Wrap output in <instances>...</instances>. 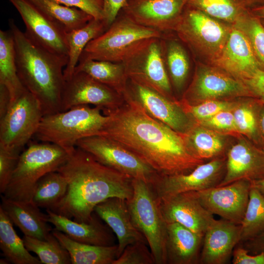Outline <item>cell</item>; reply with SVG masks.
<instances>
[{
	"instance_id": "obj_1",
	"label": "cell",
	"mask_w": 264,
	"mask_h": 264,
	"mask_svg": "<svg viewBox=\"0 0 264 264\" xmlns=\"http://www.w3.org/2000/svg\"><path fill=\"white\" fill-rule=\"evenodd\" d=\"M112 110H104L110 119L100 135L118 142L160 176L186 174L204 160L189 149L185 134L149 116L136 103L124 99Z\"/></svg>"
},
{
	"instance_id": "obj_2",
	"label": "cell",
	"mask_w": 264,
	"mask_h": 264,
	"mask_svg": "<svg viewBox=\"0 0 264 264\" xmlns=\"http://www.w3.org/2000/svg\"><path fill=\"white\" fill-rule=\"evenodd\" d=\"M57 171L66 179L67 190L51 211L76 222L90 221L95 206L108 198L128 200L133 194V178L100 163L77 147Z\"/></svg>"
},
{
	"instance_id": "obj_3",
	"label": "cell",
	"mask_w": 264,
	"mask_h": 264,
	"mask_svg": "<svg viewBox=\"0 0 264 264\" xmlns=\"http://www.w3.org/2000/svg\"><path fill=\"white\" fill-rule=\"evenodd\" d=\"M9 26L22 85L38 100L44 116L61 112L68 56L51 52L35 43L13 19L9 20Z\"/></svg>"
},
{
	"instance_id": "obj_4",
	"label": "cell",
	"mask_w": 264,
	"mask_h": 264,
	"mask_svg": "<svg viewBox=\"0 0 264 264\" xmlns=\"http://www.w3.org/2000/svg\"><path fill=\"white\" fill-rule=\"evenodd\" d=\"M102 110L97 107L80 105L44 115L34 136L41 142L58 145L69 152L79 140L101 134L110 119Z\"/></svg>"
},
{
	"instance_id": "obj_5",
	"label": "cell",
	"mask_w": 264,
	"mask_h": 264,
	"mask_svg": "<svg viewBox=\"0 0 264 264\" xmlns=\"http://www.w3.org/2000/svg\"><path fill=\"white\" fill-rule=\"evenodd\" d=\"M69 154V152L53 143H30L21 153L1 196L13 200L31 202L39 179L47 173L57 171L66 161Z\"/></svg>"
},
{
	"instance_id": "obj_6",
	"label": "cell",
	"mask_w": 264,
	"mask_h": 264,
	"mask_svg": "<svg viewBox=\"0 0 264 264\" xmlns=\"http://www.w3.org/2000/svg\"><path fill=\"white\" fill-rule=\"evenodd\" d=\"M163 34L137 23L122 10L108 28L88 44L80 60L122 63L144 42Z\"/></svg>"
},
{
	"instance_id": "obj_7",
	"label": "cell",
	"mask_w": 264,
	"mask_h": 264,
	"mask_svg": "<svg viewBox=\"0 0 264 264\" xmlns=\"http://www.w3.org/2000/svg\"><path fill=\"white\" fill-rule=\"evenodd\" d=\"M232 27L187 5L174 32L195 54L212 65L220 56Z\"/></svg>"
},
{
	"instance_id": "obj_8",
	"label": "cell",
	"mask_w": 264,
	"mask_h": 264,
	"mask_svg": "<svg viewBox=\"0 0 264 264\" xmlns=\"http://www.w3.org/2000/svg\"><path fill=\"white\" fill-rule=\"evenodd\" d=\"M133 192L127 200L134 226L145 238L155 264H166V222L152 186L133 179Z\"/></svg>"
},
{
	"instance_id": "obj_9",
	"label": "cell",
	"mask_w": 264,
	"mask_h": 264,
	"mask_svg": "<svg viewBox=\"0 0 264 264\" xmlns=\"http://www.w3.org/2000/svg\"><path fill=\"white\" fill-rule=\"evenodd\" d=\"M76 147L92 156L100 163L152 185L159 175L150 165L118 142L102 135H94L77 141Z\"/></svg>"
},
{
	"instance_id": "obj_10",
	"label": "cell",
	"mask_w": 264,
	"mask_h": 264,
	"mask_svg": "<svg viewBox=\"0 0 264 264\" xmlns=\"http://www.w3.org/2000/svg\"><path fill=\"white\" fill-rule=\"evenodd\" d=\"M43 116L39 102L26 89L10 103L0 119V146L22 151L35 135Z\"/></svg>"
},
{
	"instance_id": "obj_11",
	"label": "cell",
	"mask_w": 264,
	"mask_h": 264,
	"mask_svg": "<svg viewBox=\"0 0 264 264\" xmlns=\"http://www.w3.org/2000/svg\"><path fill=\"white\" fill-rule=\"evenodd\" d=\"M241 98H254L242 81L215 66L198 63L180 100L193 105L207 100Z\"/></svg>"
},
{
	"instance_id": "obj_12",
	"label": "cell",
	"mask_w": 264,
	"mask_h": 264,
	"mask_svg": "<svg viewBox=\"0 0 264 264\" xmlns=\"http://www.w3.org/2000/svg\"><path fill=\"white\" fill-rule=\"evenodd\" d=\"M122 63L129 79L176 100L164 61L161 37L147 40Z\"/></svg>"
},
{
	"instance_id": "obj_13",
	"label": "cell",
	"mask_w": 264,
	"mask_h": 264,
	"mask_svg": "<svg viewBox=\"0 0 264 264\" xmlns=\"http://www.w3.org/2000/svg\"><path fill=\"white\" fill-rule=\"evenodd\" d=\"M123 96L136 103L152 118L178 132L187 133L196 123L179 101L171 99L129 78Z\"/></svg>"
},
{
	"instance_id": "obj_14",
	"label": "cell",
	"mask_w": 264,
	"mask_h": 264,
	"mask_svg": "<svg viewBox=\"0 0 264 264\" xmlns=\"http://www.w3.org/2000/svg\"><path fill=\"white\" fill-rule=\"evenodd\" d=\"M226 156L198 165L191 172L160 176L151 185L158 199L177 194L199 191L218 186L225 173Z\"/></svg>"
},
{
	"instance_id": "obj_15",
	"label": "cell",
	"mask_w": 264,
	"mask_h": 264,
	"mask_svg": "<svg viewBox=\"0 0 264 264\" xmlns=\"http://www.w3.org/2000/svg\"><path fill=\"white\" fill-rule=\"evenodd\" d=\"M122 95L81 71L66 81L61 111L80 105H92L103 110H115L125 102Z\"/></svg>"
},
{
	"instance_id": "obj_16",
	"label": "cell",
	"mask_w": 264,
	"mask_h": 264,
	"mask_svg": "<svg viewBox=\"0 0 264 264\" xmlns=\"http://www.w3.org/2000/svg\"><path fill=\"white\" fill-rule=\"evenodd\" d=\"M251 187V181L242 179L225 185L193 192L210 213L241 224L249 201Z\"/></svg>"
},
{
	"instance_id": "obj_17",
	"label": "cell",
	"mask_w": 264,
	"mask_h": 264,
	"mask_svg": "<svg viewBox=\"0 0 264 264\" xmlns=\"http://www.w3.org/2000/svg\"><path fill=\"white\" fill-rule=\"evenodd\" d=\"M189 0H128L122 9L137 23L162 34L174 29Z\"/></svg>"
},
{
	"instance_id": "obj_18",
	"label": "cell",
	"mask_w": 264,
	"mask_h": 264,
	"mask_svg": "<svg viewBox=\"0 0 264 264\" xmlns=\"http://www.w3.org/2000/svg\"><path fill=\"white\" fill-rule=\"evenodd\" d=\"M26 27L25 34L35 43L53 53L68 56L66 32L27 0H9Z\"/></svg>"
},
{
	"instance_id": "obj_19",
	"label": "cell",
	"mask_w": 264,
	"mask_h": 264,
	"mask_svg": "<svg viewBox=\"0 0 264 264\" xmlns=\"http://www.w3.org/2000/svg\"><path fill=\"white\" fill-rule=\"evenodd\" d=\"M158 200L166 223H179L202 236L215 220L213 215L201 204L193 191L177 194Z\"/></svg>"
},
{
	"instance_id": "obj_20",
	"label": "cell",
	"mask_w": 264,
	"mask_h": 264,
	"mask_svg": "<svg viewBox=\"0 0 264 264\" xmlns=\"http://www.w3.org/2000/svg\"><path fill=\"white\" fill-rule=\"evenodd\" d=\"M264 178V148L243 137L227 150L226 154L225 173L218 186L236 180L250 181Z\"/></svg>"
},
{
	"instance_id": "obj_21",
	"label": "cell",
	"mask_w": 264,
	"mask_h": 264,
	"mask_svg": "<svg viewBox=\"0 0 264 264\" xmlns=\"http://www.w3.org/2000/svg\"><path fill=\"white\" fill-rule=\"evenodd\" d=\"M242 81L263 66L245 35L232 25L227 42L212 65Z\"/></svg>"
},
{
	"instance_id": "obj_22",
	"label": "cell",
	"mask_w": 264,
	"mask_h": 264,
	"mask_svg": "<svg viewBox=\"0 0 264 264\" xmlns=\"http://www.w3.org/2000/svg\"><path fill=\"white\" fill-rule=\"evenodd\" d=\"M241 238V224L215 219L203 236L199 264L228 263Z\"/></svg>"
},
{
	"instance_id": "obj_23",
	"label": "cell",
	"mask_w": 264,
	"mask_h": 264,
	"mask_svg": "<svg viewBox=\"0 0 264 264\" xmlns=\"http://www.w3.org/2000/svg\"><path fill=\"white\" fill-rule=\"evenodd\" d=\"M94 212L116 235L118 257L130 244L139 242L147 243L132 221L126 200L116 197L108 198L97 204Z\"/></svg>"
},
{
	"instance_id": "obj_24",
	"label": "cell",
	"mask_w": 264,
	"mask_h": 264,
	"mask_svg": "<svg viewBox=\"0 0 264 264\" xmlns=\"http://www.w3.org/2000/svg\"><path fill=\"white\" fill-rule=\"evenodd\" d=\"M1 198L0 207L24 236L42 240H47L52 236L53 229L48 224L47 215L32 201L13 200L2 196Z\"/></svg>"
},
{
	"instance_id": "obj_25",
	"label": "cell",
	"mask_w": 264,
	"mask_h": 264,
	"mask_svg": "<svg viewBox=\"0 0 264 264\" xmlns=\"http://www.w3.org/2000/svg\"><path fill=\"white\" fill-rule=\"evenodd\" d=\"M167 264H199L203 238L177 223L166 224Z\"/></svg>"
},
{
	"instance_id": "obj_26",
	"label": "cell",
	"mask_w": 264,
	"mask_h": 264,
	"mask_svg": "<svg viewBox=\"0 0 264 264\" xmlns=\"http://www.w3.org/2000/svg\"><path fill=\"white\" fill-rule=\"evenodd\" d=\"M47 221L72 240L87 244L111 246L114 239L109 228L95 216L88 222H78L51 210H46Z\"/></svg>"
},
{
	"instance_id": "obj_27",
	"label": "cell",
	"mask_w": 264,
	"mask_h": 264,
	"mask_svg": "<svg viewBox=\"0 0 264 264\" xmlns=\"http://www.w3.org/2000/svg\"><path fill=\"white\" fill-rule=\"evenodd\" d=\"M52 233L69 253L72 264H113L118 257L117 245L100 246L78 242L55 228Z\"/></svg>"
},
{
	"instance_id": "obj_28",
	"label": "cell",
	"mask_w": 264,
	"mask_h": 264,
	"mask_svg": "<svg viewBox=\"0 0 264 264\" xmlns=\"http://www.w3.org/2000/svg\"><path fill=\"white\" fill-rule=\"evenodd\" d=\"M161 40L164 61L172 87L179 92L183 89L189 74V56L179 38L165 33Z\"/></svg>"
},
{
	"instance_id": "obj_29",
	"label": "cell",
	"mask_w": 264,
	"mask_h": 264,
	"mask_svg": "<svg viewBox=\"0 0 264 264\" xmlns=\"http://www.w3.org/2000/svg\"><path fill=\"white\" fill-rule=\"evenodd\" d=\"M184 134L187 145L196 157L204 161L226 156V135L197 123Z\"/></svg>"
},
{
	"instance_id": "obj_30",
	"label": "cell",
	"mask_w": 264,
	"mask_h": 264,
	"mask_svg": "<svg viewBox=\"0 0 264 264\" xmlns=\"http://www.w3.org/2000/svg\"><path fill=\"white\" fill-rule=\"evenodd\" d=\"M107 29L102 20L93 18L82 27L66 33L68 48V62L64 70L66 81L74 73L88 44Z\"/></svg>"
},
{
	"instance_id": "obj_31",
	"label": "cell",
	"mask_w": 264,
	"mask_h": 264,
	"mask_svg": "<svg viewBox=\"0 0 264 264\" xmlns=\"http://www.w3.org/2000/svg\"><path fill=\"white\" fill-rule=\"evenodd\" d=\"M0 85L8 90L10 102L26 89L18 76L14 42L10 30H0Z\"/></svg>"
},
{
	"instance_id": "obj_32",
	"label": "cell",
	"mask_w": 264,
	"mask_h": 264,
	"mask_svg": "<svg viewBox=\"0 0 264 264\" xmlns=\"http://www.w3.org/2000/svg\"><path fill=\"white\" fill-rule=\"evenodd\" d=\"M75 71L87 74L122 95L128 79L123 63L82 59L79 60Z\"/></svg>"
},
{
	"instance_id": "obj_33",
	"label": "cell",
	"mask_w": 264,
	"mask_h": 264,
	"mask_svg": "<svg viewBox=\"0 0 264 264\" xmlns=\"http://www.w3.org/2000/svg\"><path fill=\"white\" fill-rule=\"evenodd\" d=\"M13 224L0 207V248L3 256L14 264H42L39 258L26 249L23 239L17 234Z\"/></svg>"
},
{
	"instance_id": "obj_34",
	"label": "cell",
	"mask_w": 264,
	"mask_h": 264,
	"mask_svg": "<svg viewBox=\"0 0 264 264\" xmlns=\"http://www.w3.org/2000/svg\"><path fill=\"white\" fill-rule=\"evenodd\" d=\"M66 33L86 24L93 18L85 11L55 0H27Z\"/></svg>"
},
{
	"instance_id": "obj_35",
	"label": "cell",
	"mask_w": 264,
	"mask_h": 264,
	"mask_svg": "<svg viewBox=\"0 0 264 264\" xmlns=\"http://www.w3.org/2000/svg\"><path fill=\"white\" fill-rule=\"evenodd\" d=\"M187 5L232 25L250 11L245 0H189Z\"/></svg>"
},
{
	"instance_id": "obj_36",
	"label": "cell",
	"mask_w": 264,
	"mask_h": 264,
	"mask_svg": "<svg viewBox=\"0 0 264 264\" xmlns=\"http://www.w3.org/2000/svg\"><path fill=\"white\" fill-rule=\"evenodd\" d=\"M67 182L58 171L47 173L38 181L32 201L39 208L51 210L64 197Z\"/></svg>"
},
{
	"instance_id": "obj_37",
	"label": "cell",
	"mask_w": 264,
	"mask_h": 264,
	"mask_svg": "<svg viewBox=\"0 0 264 264\" xmlns=\"http://www.w3.org/2000/svg\"><path fill=\"white\" fill-rule=\"evenodd\" d=\"M241 226V238L239 243L254 238L264 231V197L252 186Z\"/></svg>"
},
{
	"instance_id": "obj_38",
	"label": "cell",
	"mask_w": 264,
	"mask_h": 264,
	"mask_svg": "<svg viewBox=\"0 0 264 264\" xmlns=\"http://www.w3.org/2000/svg\"><path fill=\"white\" fill-rule=\"evenodd\" d=\"M254 100L239 101L232 109L236 128L240 135H244L256 144L261 140L258 128V113L263 102Z\"/></svg>"
},
{
	"instance_id": "obj_39",
	"label": "cell",
	"mask_w": 264,
	"mask_h": 264,
	"mask_svg": "<svg viewBox=\"0 0 264 264\" xmlns=\"http://www.w3.org/2000/svg\"><path fill=\"white\" fill-rule=\"evenodd\" d=\"M26 249L35 253L44 264H70L68 251L52 234L47 240L24 236L22 238Z\"/></svg>"
},
{
	"instance_id": "obj_40",
	"label": "cell",
	"mask_w": 264,
	"mask_h": 264,
	"mask_svg": "<svg viewBox=\"0 0 264 264\" xmlns=\"http://www.w3.org/2000/svg\"><path fill=\"white\" fill-rule=\"evenodd\" d=\"M233 26L247 38L258 60L264 68V25L262 20L250 11Z\"/></svg>"
},
{
	"instance_id": "obj_41",
	"label": "cell",
	"mask_w": 264,
	"mask_h": 264,
	"mask_svg": "<svg viewBox=\"0 0 264 264\" xmlns=\"http://www.w3.org/2000/svg\"><path fill=\"white\" fill-rule=\"evenodd\" d=\"M185 112L196 122L209 119L218 112L232 110L238 100H212L191 105L179 100Z\"/></svg>"
},
{
	"instance_id": "obj_42",
	"label": "cell",
	"mask_w": 264,
	"mask_h": 264,
	"mask_svg": "<svg viewBox=\"0 0 264 264\" xmlns=\"http://www.w3.org/2000/svg\"><path fill=\"white\" fill-rule=\"evenodd\" d=\"M147 243L139 242L127 245L113 264H154L153 254Z\"/></svg>"
},
{
	"instance_id": "obj_43",
	"label": "cell",
	"mask_w": 264,
	"mask_h": 264,
	"mask_svg": "<svg viewBox=\"0 0 264 264\" xmlns=\"http://www.w3.org/2000/svg\"><path fill=\"white\" fill-rule=\"evenodd\" d=\"M197 123L226 135H241L236 128L232 110L221 111L210 118Z\"/></svg>"
},
{
	"instance_id": "obj_44",
	"label": "cell",
	"mask_w": 264,
	"mask_h": 264,
	"mask_svg": "<svg viewBox=\"0 0 264 264\" xmlns=\"http://www.w3.org/2000/svg\"><path fill=\"white\" fill-rule=\"evenodd\" d=\"M21 152L0 146V192L2 194L16 167Z\"/></svg>"
},
{
	"instance_id": "obj_45",
	"label": "cell",
	"mask_w": 264,
	"mask_h": 264,
	"mask_svg": "<svg viewBox=\"0 0 264 264\" xmlns=\"http://www.w3.org/2000/svg\"><path fill=\"white\" fill-rule=\"evenodd\" d=\"M63 5L80 9L94 19H103V0H55Z\"/></svg>"
},
{
	"instance_id": "obj_46",
	"label": "cell",
	"mask_w": 264,
	"mask_h": 264,
	"mask_svg": "<svg viewBox=\"0 0 264 264\" xmlns=\"http://www.w3.org/2000/svg\"><path fill=\"white\" fill-rule=\"evenodd\" d=\"M242 82L247 86L253 97L264 104V68L257 69Z\"/></svg>"
},
{
	"instance_id": "obj_47",
	"label": "cell",
	"mask_w": 264,
	"mask_h": 264,
	"mask_svg": "<svg viewBox=\"0 0 264 264\" xmlns=\"http://www.w3.org/2000/svg\"><path fill=\"white\" fill-rule=\"evenodd\" d=\"M233 264H264V253L252 254L241 244H238L232 253Z\"/></svg>"
},
{
	"instance_id": "obj_48",
	"label": "cell",
	"mask_w": 264,
	"mask_h": 264,
	"mask_svg": "<svg viewBox=\"0 0 264 264\" xmlns=\"http://www.w3.org/2000/svg\"><path fill=\"white\" fill-rule=\"evenodd\" d=\"M128 0H103V19L107 28L127 5Z\"/></svg>"
},
{
	"instance_id": "obj_49",
	"label": "cell",
	"mask_w": 264,
	"mask_h": 264,
	"mask_svg": "<svg viewBox=\"0 0 264 264\" xmlns=\"http://www.w3.org/2000/svg\"><path fill=\"white\" fill-rule=\"evenodd\" d=\"M239 244H242L250 254L264 253V231L254 238Z\"/></svg>"
},
{
	"instance_id": "obj_50",
	"label": "cell",
	"mask_w": 264,
	"mask_h": 264,
	"mask_svg": "<svg viewBox=\"0 0 264 264\" xmlns=\"http://www.w3.org/2000/svg\"><path fill=\"white\" fill-rule=\"evenodd\" d=\"M10 103V97L7 88L0 85V119L6 113Z\"/></svg>"
},
{
	"instance_id": "obj_51",
	"label": "cell",
	"mask_w": 264,
	"mask_h": 264,
	"mask_svg": "<svg viewBox=\"0 0 264 264\" xmlns=\"http://www.w3.org/2000/svg\"><path fill=\"white\" fill-rule=\"evenodd\" d=\"M263 104V103H262ZM260 106L258 113V128L261 147L264 148V106Z\"/></svg>"
},
{
	"instance_id": "obj_52",
	"label": "cell",
	"mask_w": 264,
	"mask_h": 264,
	"mask_svg": "<svg viewBox=\"0 0 264 264\" xmlns=\"http://www.w3.org/2000/svg\"><path fill=\"white\" fill-rule=\"evenodd\" d=\"M251 186L257 189L264 197V178L251 181Z\"/></svg>"
},
{
	"instance_id": "obj_53",
	"label": "cell",
	"mask_w": 264,
	"mask_h": 264,
	"mask_svg": "<svg viewBox=\"0 0 264 264\" xmlns=\"http://www.w3.org/2000/svg\"><path fill=\"white\" fill-rule=\"evenodd\" d=\"M250 10L253 15L264 20V5L255 7L250 9Z\"/></svg>"
},
{
	"instance_id": "obj_54",
	"label": "cell",
	"mask_w": 264,
	"mask_h": 264,
	"mask_svg": "<svg viewBox=\"0 0 264 264\" xmlns=\"http://www.w3.org/2000/svg\"><path fill=\"white\" fill-rule=\"evenodd\" d=\"M248 6L250 8L264 5V0H245Z\"/></svg>"
},
{
	"instance_id": "obj_55",
	"label": "cell",
	"mask_w": 264,
	"mask_h": 264,
	"mask_svg": "<svg viewBox=\"0 0 264 264\" xmlns=\"http://www.w3.org/2000/svg\"><path fill=\"white\" fill-rule=\"evenodd\" d=\"M9 262L8 260L6 259L5 258L4 259H1L0 260V264H8Z\"/></svg>"
},
{
	"instance_id": "obj_56",
	"label": "cell",
	"mask_w": 264,
	"mask_h": 264,
	"mask_svg": "<svg viewBox=\"0 0 264 264\" xmlns=\"http://www.w3.org/2000/svg\"><path fill=\"white\" fill-rule=\"evenodd\" d=\"M262 20V22H263V23L264 24V20H263V19H261Z\"/></svg>"
}]
</instances>
